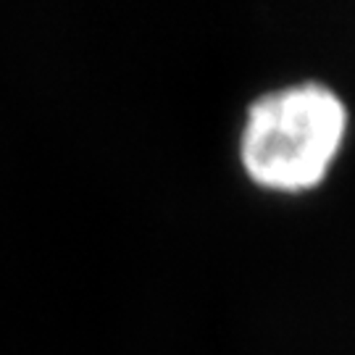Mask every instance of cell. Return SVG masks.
I'll use <instances>...</instances> for the list:
<instances>
[{
  "label": "cell",
  "mask_w": 355,
  "mask_h": 355,
  "mask_svg": "<svg viewBox=\"0 0 355 355\" xmlns=\"http://www.w3.org/2000/svg\"><path fill=\"white\" fill-rule=\"evenodd\" d=\"M347 132L343 101L321 85H297L255 103L242 129L245 171L261 187L297 192L327 177Z\"/></svg>",
  "instance_id": "cell-1"
}]
</instances>
